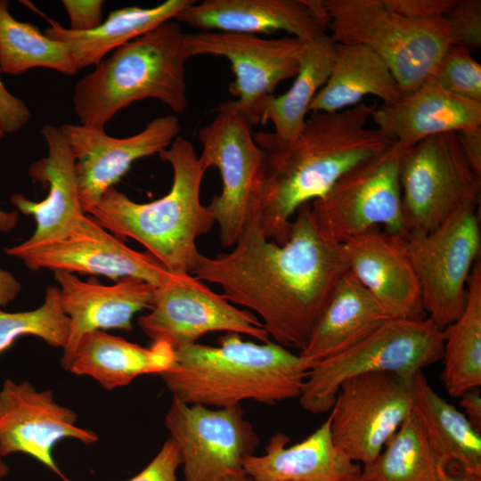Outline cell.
Masks as SVG:
<instances>
[{
  "mask_svg": "<svg viewBox=\"0 0 481 481\" xmlns=\"http://www.w3.org/2000/svg\"><path fill=\"white\" fill-rule=\"evenodd\" d=\"M289 442L284 433L273 435L265 454L243 459L244 473L255 481H344L361 473L359 463L334 444L329 417L303 441Z\"/></svg>",
  "mask_w": 481,
  "mask_h": 481,
  "instance_id": "cb8c5ba5",
  "label": "cell"
},
{
  "mask_svg": "<svg viewBox=\"0 0 481 481\" xmlns=\"http://www.w3.org/2000/svg\"><path fill=\"white\" fill-rule=\"evenodd\" d=\"M184 35L168 20L118 47L76 85L72 96L81 125L103 127L122 109L155 99L182 114L188 104Z\"/></svg>",
  "mask_w": 481,
  "mask_h": 481,
  "instance_id": "5b68a950",
  "label": "cell"
},
{
  "mask_svg": "<svg viewBox=\"0 0 481 481\" xmlns=\"http://www.w3.org/2000/svg\"><path fill=\"white\" fill-rule=\"evenodd\" d=\"M21 285L9 272L0 267V308L6 306L19 295Z\"/></svg>",
  "mask_w": 481,
  "mask_h": 481,
  "instance_id": "7bdbcfd3",
  "label": "cell"
},
{
  "mask_svg": "<svg viewBox=\"0 0 481 481\" xmlns=\"http://www.w3.org/2000/svg\"><path fill=\"white\" fill-rule=\"evenodd\" d=\"M4 135L0 126V138ZM18 223V212H6L0 208V231L4 232H11Z\"/></svg>",
  "mask_w": 481,
  "mask_h": 481,
  "instance_id": "ee69618b",
  "label": "cell"
},
{
  "mask_svg": "<svg viewBox=\"0 0 481 481\" xmlns=\"http://www.w3.org/2000/svg\"><path fill=\"white\" fill-rule=\"evenodd\" d=\"M446 392L460 397L481 386V265L476 262L468 280V299L461 316L443 330Z\"/></svg>",
  "mask_w": 481,
  "mask_h": 481,
  "instance_id": "4dcf8cb0",
  "label": "cell"
},
{
  "mask_svg": "<svg viewBox=\"0 0 481 481\" xmlns=\"http://www.w3.org/2000/svg\"><path fill=\"white\" fill-rule=\"evenodd\" d=\"M390 11L413 20L444 18L455 0H382Z\"/></svg>",
  "mask_w": 481,
  "mask_h": 481,
  "instance_id": "74e56055",
  "label": "cell"
},
{
  "mask_svg": "<svg viewBox=\"0 0 481 481\" xmlns=\"http://www.w3.org/2000/svg\"><path fill=\"white\" fill-rule=\"evenodd\" d=\"M195 0H167L154 7H124L112 11L96 29L86 32H74L46 19L50 26L44 34L65 43L74 59L77 71L96 66L110 52L127 42L175 19Z\"/></svg>",
  "mask_w": 481,
  "mask_h": 481,
  "instance_id": "83f0119b",
  "label": "cell"
},
{
  "mask_svg": "<svg viewBox=\"0 0 481 481\" xmlns=\"http://www.w3.org/2000/svg\"><path fill=\"white\" fill-rule=\"evenodd\" d=\"M9 472L8 466L4 463L3 457L0 454V480L4 478Z\"/></svg>",
  "mask_w": 481,
  "mask_h": 481,
  "instance_id": "7dc6e473",
  "label": "cell"
},
{
  "mask_svg": "<svg viewBox=\"0 0 481 481\" xmlns=\"http://www.w3.org/2000/svg\"><path fill=\"white\" fill-rule=\"evenodd\" d=\"M198 31L242 34L285 31L306 42L327 35L322 0H204L175 18Z\"/></svg>",
  "mask_w": 481,
  "mask_h": 481,
  "instance_id": "44dd1931",
  "label": "cell"
},
{
  "mask_svg": "<svg viewBox=\"0 0 481 481\" xmlns=\"http://www.w3.org/2000/svg\"><path fill=\"white\" fill-rule=\"evenodd\" d=\"M349 271L389 318H424L421 291L407 236L373 228L343 243Z\"/></svg>",
  "mask_w": 481,
  "mask_h": 481,
  "instance_id": "d6986e66",
  "label": "cell"
},
{
  "mask_svg": "<svg viewBox=\"0 0 481 481\" xmlns=\"http://www.w3.org/2000/svg\"><path fill=\"white\" fill-rule=\"evenodd\" d=\"M388 319L377 300L348 271L299 355L313 367L357 345Z\"/></svg>",
  "mask_w": 481,
  "mask_h": 481,
  "instance_id": "d4e9b609",
  "label": "cell"
},
{
  "mask_svg": "<svg viewBox=\"0 0 481 481\" xmlns=\"http://www.w3.org/2000/svg\"><path fill=\"white\" fill-rule=\"evenodd\" d=\"M369 95L391 104L403 93L387 65L372 50L361 45L335 43L330 76L314 98L309 112L340 111L361 103Z\"/></svg>",
  "mask_w": 481,
  "mask_h": 481,
  "instance_id": "4316f807",
  "label": "cell"
},
{
  "mask_svg": "<svg viewBox=\"0 0 481 481\" xmlns=\"http://www.w3.org/2000/svg\"><path fill=\"white\" fill-rule=\"evenodd\" d=\"M180 466L179 449L169 437L152 461L128 481H177L176 471Z\"/></svg>",
  "mask_w": 481,
  "mask_h": 481,
  "instance_id": "8d00e7d4",
  "label": "cell"
},
{
  "mask_svg": "<svg viewBox=\"0 0 481 481\" xmlns=\"http://www.w3.org/2000/svg\"><path fill=\"white\" fill-rule=\"evenodd\" d=\"M376 107L362 102L337 112L310 111L290 141L273 132L253 133L265 156L258 217L269 240L284 244L299 207L322 197L347 170L395 142L367 126Z\"/></svg>",
  "mask_w": 481,
  "mask_h": 481,
  "instance_id": "7a4b0ae2",
  "label": "cell"
},
{
  "mask_svg": "<svg viewBox=\"0 0 481 481\" xmlns=\"http://www.w3.org/2000/svg\"><path fill=\"white\" fill-rule=\"evenodd\" d=\"M322 4L333 42L372 50L387 65L403 94L427 81L452 45L444 18L410 20L387 9L382 0H322Z\"/></svg>",
  "mask_w": 481,
  "mask_h": 481,
  "instance_id": "8992f818",
  "label": "cell"
},
{
  "mask_svg": "<svg viewBox=\"0 0 481 481\" xmlns=\"http://www.w3.org/2000/svg\"><path fill=\"white\" fill-rule=\"evenodd\" d=\"M414 374L369 372L340 385L329 416L330 433L349 460L365 465L381 452L413 409Z\"/></svg>",
  "mask_w": 481,
  "mask_h": 481,
  "instance_id": "7c38bea8",
  "label": "cell"
},
{
  "mask_svg": "<svg viewBox=\"0 0 481 481\" xmlns=\"http://www.w3.org/2000/svg\"><path fill=\"white\" fill-rule=\"evenodd\" d=\"M311 367L274 341L257 344L227 332L217 346L195 343L176 350L173 367L159 375L173 398L225 408L245 400L273 405L298 398Z\"/></svg>",
  "mask_w": 481,
  "mask_h": 481,
  "instance_id": "3957f363",
  "label": "cell"
},
{
  "mask_svg": "<svg viewBox=\"0 0 481 481\" xmlns=\"http://www.w3.org/2000/svg\"><path fill=\"white\" fill-rule=\"evenodd\" d=\"M224 481H255L252 477H249L244 471L237 472L228 475Z\"/></svg>",
  "mask_w": 481,
  "mask_h": 481,
  "instance_id": "bcb514c9",
  "label": "cell"
},
{
  "mask_svg": "<svg viewBox=\"0 0 481 481\" xmlns=\"http://www.w3.org/2000/svg\"><path fill=\"white\" fill-rule=\"evenodd\" d=\"M69 333L57 286H48L44 301L34 310L10 313L0 309V354L20 337L35 336L53 347L63 348Z\"/></svg>",
  "mask_w": 481,
  "mask_h": 481,
  "instance_id": "836d02e7",
  "label": "cell"
},
{
  "mask_svg": "<svg viewBox=\"0 0 481 481\" xmlns=\"http://www.w3.org/2000/svg\"><path fill=\"white\" fill-rule=\"evenodd\" d=\"M413 395V410L443 464L449 471L456 468L457 472L481 477V433L435 391L422 371L414 374Z\"/></svg>",
  "mask_w": 481,
  "mask_h": 481,
  "instance_id": "f1b7e54d",
  "label": "cell"
},
{
  "mask_svg": "<svg viewBox=\"0 0 481 481\" xmlns=\"http://www.w3.org/2000/svg\"><path fill=\"white\" fill-rule=\"evenodd\" d=\"M460 404L464 410V415L472 427L481 433V392L480 388L470 389L460 396Z\"/></svg>",
  "mask_w": 481,
  "mask_h": 481,
  "instance_id": "b9f144b4",
  "label": "cell"
},
{
  "mask_svg": "<svg viewBox=\"0 0 481 481\" xmlns=\"http://www.w3.org/2000/svg\"><path fill=\"white\" fill-rule=\"evenodd\" d=\"M47 68L64 75L77 72L68 45L52 39L35 25L17 20L0 0V72L20 75L30 69Z\"/></svg>",
  "mask_w": 481,
  "mask_h": 481,
  "instance_id": "d6a6232c",
  "label": "cell"
},
{
  "mask_svg": "<svg viewBox=\"0 0 481 481\" xmlns=\"http://www.w3.org/2000/svg\"><path fill=\"white\" fill-rule=\"evenodd\" d=\"M443 330L428 317L385 322L348 350L315 363L308 371L300 406L312 414L330 411L340 385L375 371L414 374L442 360Z\"/></svg>",
  "mask_w": 481,
  "mask_h": 481,
  "instance_id": "52a82bcc",
  "label": "cell"
},
{
  "mask_svg": "<svg viewBox=\"0 0 481 481\" xmlns=\"http://www.w3.org/2000/svg\"><path fill=\"white\" fill-rule=\"evenodd\" d=\"M158 155L173 171L166 195L140 203L111 187L88 215L119 240L141 243L169 272L192 273L200 256L196 240L216 224L200 200L206 170L193 145L180 135Z\"/></svg>",
  "mask_w": 481,
  "mask_h": 481,
  "instance_id": "277c9868",
  "label": "cell"
},
{
  "mask_svg": "<svg viewBox=\"0 0 481 481\" xmlns=\"http://www.w3.org/2000/svg\"><path fill=\"white\" fill-rule=\"evenodd\" d=\"M446 481H481V477L474 475L458 472L456 474L450 473Z\"/></svg>",
  "mask_w": 481,
  "mask_h": 481,
  "instance_id": "f6af8a7d",
  "label": "cell"
},
{
  "mask_svg": "<svg viewBox=\"0 0 481 481\" xmlns=\"http://www.w3.org/2000/svg\"><path fill=\"white\" fill-rule=\"evenodd\" d=\"M41 135L47 143L48 154L35 161L29 174L48 188V194L38 202L22 194H12L10 199L19 211L35 219V232L27 240L30 242L64 237L87 215L79 200L75 158L61 126L45 124Z\"/></svg>",
  "mask_w": 481,
  "mask_h": 481,
  "instance_id": "7402d4cb",
  "label": "cell"
},
{
  "mask_svg": "<svg viewBox=\"0 0 481 481\" xmlns=\"http://www.w3.org/2000/svg\"><path fill=\"white\" fill-rule=\"evenodd\" d=\"M76 161L79 200L86 214L113 187L136 160L159 154L179 136L175 115L156 118L137 134L116 138L103 127L61 126Z\"/></svg>",
  "mask_w": 481,
  "mask_h": 481,
  "instance_id": "e0dca14e",
  "label": "cell"
},
{
  "mask_svg": "<svg viewBox=\"0 0 481 481\" xmlns=\"http://www.w3.org/2000/svg\"><path fill=\"white\" fill-rule=\"evenodd\" d=\"M400 186L408 234L428 232L467 204H477L481 186L459 135L447 132L409 147L400 167Z\"/></svg>",
  "mask_w": 481,
  "mask_h": 481,
  "instance_id": "30bf717a",
  "label": "cell"
},
{
  "mask_svg": "<svg viewBox=\"0 0 481 481\" xmlns=\"http://www.w3.org/2000/svg\"><path fill=\"white\" fill-rule=\"evenodd\" d=\"M53 273L61 308L69 318L68 339L61 359V364L66 371L85 335L110 329L131 330L134 316L150 309L156 288L133 277L103 285L94 279L82 281L68 272L56 271Z\"/></svg>",
  "mask_w": 481,
  "mask_h": 481,
  "instance_id": "ffe728a7",
  "label": "cell"
},
{
  "mask_svg": "<svg viewBox=\"0 0 481 481\" xmlns=\"http://www.w3.org/2000/svg\"><path fill=\"white\" fill-rule=\"evenodd\" d=\"M427 80L454 95L481 102V65L462 46L451 45Z\"/></svg>",
  "mask_w": 481,
  "mask_h": 481,
  "instance_id": "e575fe53",
  "label": "cell"
},
{
  "mask_svg": "<svg viewBox=\"0 0 481 481\" xmlns=\"http://www.w3.org/2000/svg\"><path fill=\"white\" fill-rule=\"evenodd\" d=\"M233 246L215 257L200 254L192 273L219 285L232 304L257 314L274 342L302 351L349 271L343 243L320 232L305 204L284 244L265 235L257 215Z\"/></svg>",
  "mask_w": 481,
  "mask_h": 481,
  "instance_id": "6da1fadb",
  "label": "cell"
},
{
  "mask_svg": "<svg viewBox=\"0 0 481 481\" xmlns=\"http://www.w3.org/2000/svg\"><path fill=\"white\" fill-rule=\"evenodd\" d=\"M458 135L467 159L481 176V126L459 132Z\"/></svg>",
  "mask_w": 481,
  "mask_h": 481,
  "instance_id": "60d3db41",
  "label": "cell"
},
{
  "mask_svg": "<svg viewBox=\"0 0 481 481\" xmlns=\"http://www.w3.org/2000/svg\"><path fill=\"white\" fill-rule=\"evenodd\" d=\"M188 56L213 55L229 61L234 80L229 91L233 106L254 126L258 106L283 80L296 77L308 42L294 37L263 38L257 35L198 31L184 35Z\"/></svg>",
  "mask_w": 481,
  "mask_h": 481,
  "instance_id": "2e32d148",
  "label": "cell"
},
{
  "mask_svg": "<svg viewBox=\"0 0 481 481\" xmlns=\"http://www.w3.org/2000/svg\"><path fill=\"white\" fill-rule=\"evenodd\" d=\"M165 426L179 449L183 481H224L243 471V459L259 444L240 404L210 409L173 398Z\"/></svg>",
  "mask_w": 481,
  "mask_h": 481,
  "instance_id": "5bb4252c",
  "label": "cell"
},
{
  "mask_svg": "<svg viewBox=\"0 0 481 481\" xmlns=\"http://www.w3.org/2000/svg\"><path fill=\"white\" fill-rule=\"evenodd\" d=\"M476 205L461 207L431 232L407 236L424 312L442 330L466 306L468 280L481 247Z\"/></svg>",
  "mask_w": 481,
  "mask_h": 481,
  "instance_id": "8fae6325",
  "label": "cell"
},
{
  "mask_svg": "<svg viewBox=\"0 0 481 481\" xmlns=\"http://www.w3.org/2000/svg\"><path fill=\"white\" fill-rule=\"evenodd\" d=\"M409 147L394 142L355 165L322 197L312 201L310 213L320 232L338 243L377 227L408 236L400 167Z\"/></svg>",
  "mask_w": 481,
  "mask_h": 481,
  "instance_id": "9c48e42d",
  "label": "cell"
},
{
  "mask_svg": "<svg viewBox=\"0 0 481 481\" xmlns=\"http://www.w3.org/2000/svg\"><path fill=\"white\" fill-rule=\"evenodd\" d=\"M344 481H365V480H363V479L361 477L360 474H359L358 476L352 477L347 478V479H346V480H344Z\"/></svg>",
  "mask_w": 481,
  "mask_h": 481,
  "instance_id": "c3c4849f",
  "label": "cell"
},
{
  "mask_svg": "<svg viewBox=\"0 0 481 481\" xmlns=\"http://www.w3.org/2000/svg\"><path fill=\"white\" fill-rule=\"evenodd\" d=\"M29 118L30 111L27 104L12 94L0 79V126L4 134L18 132Z\"/></svg>",
  "mask_w": 481,
  "mask_h": 481,
  "instance_id": "ab89813d",
  "label": "cell"
},
{
  "mask_svg": "<svg viewBox=\"0 0 481 481\" xmlns=\"http://www.w3.org/2000/svg\"><path fill=\"white\" fill-rule=\"evenodd\" d=\"M449 475L413 409L378 457L363 465L360 473L365 481H446Z\"/></svg>",
  "mask_w": 481,
  "mask_h": 481,
  "instance_id": "1f68e13d",
  "label": "cell"
},
{
  "mask_svg": "<svg viewBox=\"0 0 481 481\" xmlns=\"http://www.w3.org/2000/svg\"><path fill=\"white\" fill-rule=\"evenodd\" d=\"M69 18V29L74 32L93 30L102 23V0H62Z\"/></svg>",
  "mask_w": 481,
  "mask_h": 481,
  "instance_id": "f35d334b",
  "label": "cell"
},
{
  "mask_svg": "<svg viewBox=\"0 0 481 481\" xmlns=\"http://www.w3.org/2000/svg\"><path fill=\"white\" fill-rule=\"evenodd\" d=\"M77 421V413L57 403L53 391L5 379L0 389V454L23 452L69 481L53 458L54 445L64 438L85 444L99 440L94 431L79 428Z\"/></svg>",
  "mask_w": 481,
  "mask_h": 481,
  "instance_id": "ac0fdd59",
  "label": "cell"
},
{
  "mask_svg": "<svg viewBox=\"0 0 481 481\" xmlns=\"http://www.w3.org/2000/svg\"><path fill=\"white\" fill-rule=\"evenodd\" d=\"M376 128L406 146L436 135L481 126V102L459 97L427 80L395 102L376 107Z\"/></svg>",
  "mask_w": 481,
  "mask_h": 481,
  "instance_id": "603a6c76",
  "label": "cell"
},
{
  "mask_svg": "<svg viewBox=\"0 0 481 481\" xmlns=\"http://www.w3.org/2000/svg\"><path fill=\"white\" fill-rule=\"evenodd\" d=\"M335 43L327 34L308 42L295 81L284 94L266 98L257 109L254 125L271 122L281 140L295 139L306 121L310 105L325 85L332 66Z\"/></svg>",
  "mask_w": 481,
  "mask_h": 481,
  "instance_id": "f546056e",
  "label": "cell"
},
{
  "mask_svg": "<svg viewBox=\"0 0 481 481\" xmlns=\"http://www.w3.org/2000/svg\"><path fill=\"white\" fill-rule=\"evenodd\" d=\"M452 34V45L471 53L481 46V1L455 0L444 16Z\"/></svg>",
  "mask_w": 481,
  "mask_h": 481,
  "instance_id": "d590c367",
  "label": "cell"
},
{
  "mask_svg": "<svg viewBox=\"0 0 481 481\" xmlns=\"http://www.w3.org/2000/svg\"><path fill=\"white\" fill-rule=\"evenodd\" d=\"M252 125L232 101L217 105L215 118L199 131V160L207 171L215 167L222 191L208 207L218 224L220 242L233 246L249 221L258 215L265 180V156Z\"/></svg>",
  "mask_w": 481,
  "mask_h": 481,
  "instance_id": "ba28073f",
  "label": "cell"
},
{
  "mask_svg": "<svg viewBox=\"0 0 481 481\" xmlns=\"http://www.w3.org/2000/svg\"><path fill=\"white\" fill-rule=\"evenodd\" d=\"M150 310L139 317L138 326L153 342L167 343L175 351L214 331L244 334L261 343L271 340L257 315L238 308L190 273H175L155 288Z\"/></svg>",
  "mask_w": 481,
  "mask_h": 481,
  "instance_id": "4fadbf2b",
  "label": "cell"
},
{
  "mask_svg": "<svg viewBox=\"0 0 481 481\" xmlns=\"http://www.w3.org/2000/svg\"><path fill=\"white\" fill-rule=\"evenodd\" d=\"M6 255L20 259L29 269L101 275L118 281L133 277L158 288L175 273L150 253L136 251L86 215L64 237L24 242L4 248Z\"/></svg>",
  "mask_w": 481,
  "mask_h": 481,
  "instance_id": "9a60e30c",
  "label": "cell"
},
{
  "mask_svg": "<svg viewBox=\"0 0 481 481\" xmlns=\"http://www.w3.org/2000/svg\"><path fill=\"white\" fill-rule=\"evenodd\" d=\"M175 361V351L167 343L153 342L145 347L96 330L81 338L68 371L90 377L103 388L112 390L128 385L138 376L160 374L172 368Z\"/></svg>",
  "mask_w": 481,
  "mask_h": 481,
  "instance_id": "484cf974",
  "label": "cell"
}]
</instances>
